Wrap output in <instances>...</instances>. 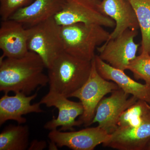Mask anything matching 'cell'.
<instances>
[{
	"instance_id": "cell-1",
	"label": "cell",
	"mask_w": 150,
	"mask_h": 150,
	"mask_svg": "<svg viewBox=\"0 0 150 150\" xmlns=\"http://www.w3.org/2000/svg\"><path fill=\"white\" fill-rule=\"evenodd\" d=\"M45 68L42 59L33 51L21 58L0 59V91L30 95L36 88L48 84Z\"/></svg>"
},
{
	"instance_id": "cell-2",
	"label": "cell",
	"mask_w": 150,
	"mask_h": 150,
	"mask_svg": "<svg viewBox=\"0 0 150 150\" xmlns=\"http://www.w3.org/2000/svg\"><path fill=\"white\" fill-rule=\"evenodd\" d=\"M91 61L79 59L64 51L48 68L49 91L69 98L88 79Z\"/></svg>"
},
{
	"instance_id": "cell-3",
	"label": "cell",
	"mask_w": 150,
	"mask_h": 150,
	"mask_svg": "<svg viewBox=\"0 0 150 150\" xmlns=\"http://www.w3.org/2000/svg\"><path fill=\"white\" fill-rule=\"evenodd\" d=\"M64 51L77 58L91 61L96 49L109 39L110 33L103 26L76 23L62 26Z\"/></svg>"
},
{
	"instance_id": "cell-4",
	"label": "cell",
	"mask_w": 150,
	"mask_h": 150,
	"mask_svg": "<svg viewBox=\"0 0 150 150\" xmlns=\"http://www.w3.org/2000/svg\"><path fill=\"white\" fill-rule=\"evenodd\" d=\"M29 28L28 50L40 56L48 69L64 52L62 26L53 17Z\"/></svg>"
},
{
	"instance_id": "cell-5",
	"label": "cell",
	"mask_w": 150,
	"mask_h": 150,
	"mask_svg": "<svg viewBox=\"0 0 150 150\" xmlns=\"http://www.w3.org/2000/svg\"><path fill=\"white\" fill-rule=\"evenodd\" d=\"M114 82L103 78L97 70L94 59L91 61V68L88 79L79 88L70 96L79 100L83 112L79 120L85 126H90L98 103L105 96L119 88Z\"/></svg>"
},
{
	"instance_id": "cell-6",
	"label": "cell",
	"mask_w": 150,
	"mask_h": 150,
	"mask_svg": "<svg viewBox=\"0 0 150 150\" xmlns=\"http://www.w3.org/2000/svg\"><path fill=\"white\" fill-rule=\"evenodd\" d=\"M101 0H65L63 8L54 18L61 26L85 23L115 28V21L101 11Z\"/></svg>"
},
{
	"instance_id": "cell-7",
	"label": "cell",
	"mask_w": 150,
	"mask_h": 150,
	"mask_svg": "<svg viewBox=\"0 0 150 150\" xmlns=\"http://www.w3.org/2000/svg\"><path fill=\"white\" fill-rule=\"evenodd\" d=\"M137 30L128 29L114 39L106 41L97 50L99 57L110 66L125 71L130 62L137 57L140 44L134 42Z\"/></svg>"
},
{
	"instance_id": "cell-8",
	"label": "cell",
	"mask_w": 150,
	"mask_h": 150,
	"mask_svg": "<svg viewBox=\"0 0 150 150\" xmlns=\"http://www.w3.org/2000/svg\"><path fill=\"white\" fill-rule=\"evenodd\" d=\"M39 102L47 107H55L59 110L57 118L54 117L44 125L46 130L51 131L60 127L59 131H73L75 126L82 125L80 121L76 120L83 113V106L81 102L72 101L62 94L49 91Z\"/></svg>"
},
{
	"instance_id": "cell-9",
	"label": "cell",
	"mask_w": 150,
	"mask_h": 150,
	"mask_svg": "<svg viewBox=\"0 0 150 150\" xmlns=\"http://www.w3.org/2000/svg\"><path fill=\"white\" fill-rule=\"evenodd\" d=\"M124 92L121 89L114 91L110 96L104 97L98 103L92 124L98 123L100 128L112 134L118 128L122 113L138 99Z\"/></svg>"
},
{
	"instance_id": "cell-10",
	"label": "cell",
	"mask_w": 150,
	"mask_h": 150,
	"mask_svg": "<svg viewBox=\"0 0 150 150\" xmlns=\"http://www.w3.org/2000/svg\"><path fill=\"white\" fill-rule=\"evenodd\" d=\"M110 134L97 126L78 131L51 130L48 134L51 142L58 147H67L74 150H93L110 139Z\"/></svg>"
},
{
	"instance_id": "cell-11",
	"label": "cell",
	"mask_w": 150,
	"mask_h": 150,
	"mask_svg": "<svg viewBox=\"0 0 150 150\" xmlns=\"http://www.w3.org/2000/svg\"><path fill=\"white\" fill-rule=\"evenodd\" d=\"M29 28L24 25L9 19L2 21L0 27V49L3 54L0 58H19L23 57L29 52L28 40Z\"/></svg>"
},
{
	"instance_id": "cell-12",
	"label": "cell",
	"mask_w": 150,
	"mask_h": 150,
	"mask_svg": "<svg viewBox=\"0 0 150 150\" xmlns=\"http://www.w3.org/2000/svg\"><path fill=\"white\" fill-rule=\"evenodd\" d=\"M150 139V112L137 127H118L103 145L119 150H144Z\"/></svg>"
},
{
	"instance_id": "cell-13",
	"label": "cell",
	"mask_w": 150,
	"mask_h": 150,
	"mask_svg": "<svg viewBox=\"0 0 150 150\" xmlns=\"http://www.w3.org/2000/svg\"><path fill=\"white\" fill-rule=\"evenodd\" d=\"M15 94L13 96L4 94L0 99L1 126L9 120L16 121L19 124H24L27 120L23 115L44 112L40 102L31 104V101L37 97V93L29 96L21 93Z\"/></svg>"
},
{
	"instance_id": "cell-14",
	"label": "cell",
	"mask_w": 150,
	"mask_h": 150,
	"mask_svg": "<svg viewBox=\"0 0 150 150\" xmlns=\"http://www.w3.org/2000/svg\"><path fill=\"white\" fill-rule=\"evenodd\" d=\"M95 60L97 70L103 78L114 82L126 93L150 105V85L137 82L127 76L124 71L112 67L98 56L96 55Z\"/></svg>"
},
{
	"instance_id": "cell-15",
	"label": "cell",
	"mask_w": 150,
	"mask_h": 150,
	"mask_svg": "<svg viewBox=\"0 0 150 150\" xmlns=\"http://www.w3.org/2000/svg\"><path fill=\"white\" fill-rule=\"evenodd\" d=\"M100 8L103 12L115 23L108 40L114 39L126 30L139 28L137 15L128 0H102Z\"/></svg>"
},
{
	"instance_id": "cell-16",
	"label": "cell",
	"mask_w": 150,
	"mask_h": 150,
	"mask_svg": "<svg viewBox=\"0 0 150 150\" xmlns=\"http://www.w3.org/2000/svg\"><path fill=\"white\" fill-rule=\"evenodd\" d=\"M64 2L65 0H34L17 11L9 19L31 27L54 17L61 10Z\"/></svg>"
},
{
	"instance_id": "cell-17",
	"label": "cell",
	"mask_w": 150,
	"mask_h": 150,
	"mask_svg": "<svg viewBox=\"0 0 150 150\" xmlns=\"http://www.w3.org/2000/svg\"><path fill=\"white\" fill-rule=\"evenodd\" d=\"M30 131L27 125L9 124L0 134V150H25L29 147Z\"/></svg>"
},
{
	"instance_id": "cell-18",
	"label": "cell",
	"mask_w": 150,
	"mask_h": 150,
	"mask_svg": "<svg viewBox=\"0 0 150 150\" xmlns=\"http://www.w3.org/2000/svg\"><path fill=\"white\" fill-rule=\"evenodd\" d=\"M128 1L135 11L141 30V54L150 55V0Z\"/></svg>"
},
{
	"instance_id": "cell-19",
	"label": "cell",
	"mask_w": 150,
	"mask_h": 150,
	"mask_svg": "<svg viewBox=\"0 0 150 150\" xmlns=\"http://www.w3.org/2000/svg\"><path fill=\"white\" fill-rule=\"evenodd\" d=\"M150 112V105L144 100H138L122 113L118 119V126L137 127L142 124Z\"/></svg>"
},
{
	"instance_id": "cell-20",
	"label": "cell",
	"mask_w": 150,
	"mask_h": 150,
	"mask_svg": "<svg viewBox=\"0 0 150 150\" xmlns=\"http://www.w3.org/2000/svg\"><path fill=\"white\" fill-rule=\"evenodd\" d=\"M127 70H130L137 80H143L150 85V55L141 54L129 63Z\"/></svg>"
},
{
	"instance_id": "cell-21",
	"label": "cell",
	"mask_w": 150,
	"mask_h": 150,
	"mask_svg": "<svg viewBox=\"0 0 150 150\" xmlns=\"http://www.w3.org/2000/svg\"><path fill=\"white\" fill-rule=\"evenodd\" d=\"M34 0H0L1 21L9 19L17 11L31 4Z\"/></svg>"
},
{
	"instance_id": "cell-22",
	"label": "cell",
	"mask_w": 150,
	"mask_h": 150,
	"mask_svg": "<svg viewBox=\"0 0 150 150\" xmlns=\"http://www.w3.org/2000/svg\"><path fill=\"white\" fill-rule=\"evenodd\" d=\"M47 143L46 141L34 140L30 144L28 149L30 150H42L46 149Z\"/></svg>"
},
{
	"instance_id": "cell-23",
	"label": "cell",
	"mask_w": 150,
	"mask_h": 150,
	"mask_svg": "<svg viewBox=\"0 0 150 150\" xmlns=\"http://www.w3.org/2000/svg\"><path fill=\"white\" fill-rule=\"evenodd\" d=\"M145 150H150V139L148 142L145 148Z\"/></svg>"
}]
</instances>
